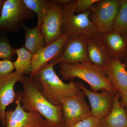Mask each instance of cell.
Instances as JSON below:
<instances>
[{
	"mask_svg": "<svg viewBox=\"0 0 127 127\" xmlns=\"http://www.w3.org/2000/svg\"><path fill=\"white\" fill-rule=\"evenodd\" d=\"M23 89L16 94V99L27 112L39 113L45 118V127H65L62 106L51 103L42 95L32 78L23 75L20 81Z\"/></svg>",
	"mask_w": 127,
	"mask_h": 127,
	"instance_id": "cell-1",
	"label": "cell"
},
{
	"mask_svg": "<svg viewBox=\"0 0 127 127\" xmlns=\"http://www.w3.org/2000/svg\"><path fill=\"white\" fill-rule=\"evenodd\" d=\"M54 66L49 63L46 64L32 79L44 97L53 105L60 106L63 99L72 96L81 89L74 80L68 83H64L55 72Z\"/></svg>",
	"mask_w": 127,
	"mask_h": 127,
	"instance_id": "cell-2",
	"label": "cell"
},
{
	"mask_svg": "<svg viewBox=\"0 0 127 127\" xmlns=\"http://www.w3.org/2000/svg\"><path fill=\"white\" fill-rule=\"evenodd\" d=\"M59 74L62 79L74 80L78 78L90 85L92 91L107 90L116 93L117 92L104 72L103 67L95 65L90 62L59 64Z\"/></svg>",
	"mask_w": 127,
	"mask_h": 127,
	"instance_id": "cell-3",
	"label": "cell"
},
{
	"mask_svg": "<svg viewBox=\"0 0 127 127\" xmlns=\"http://www.w3.org/2000/svg\"><path fill=\"white\" fill-rule=\"evenodd\" d=\"M35 14L23 0H6L0 16V32L16 33L25 22L34 18Z\"/></svg>",
	"mask_w": 127,
	"mask_h": 127,
	"instance_id": "cell-4",
	"label": "cell"
},
{
	"mask_svg": "<svg viewBox=\"0 0 127 127\" xmlns=\"http://www.w3.org/2000/svg\"><path fill=\"white\" fill-rule=\"evenodd\" d=\"M76 2V0H72L68 4L63 6L62 34H67L68 36L83 34L88 38L98 32L90 19V10L75 15Z\"/></svg>",
	"mask_w": 127,
	"mask_h": 127,
	"instance_id": "cell-5",
	"label": "cell"
},
{
	"mask_svg": "<svg viewBox=\"0 0 127 127\" xmlns=\"http://www.w3.org/2000/svg\"><path fill=\"white\" fill-rule=\"evenodd\" d=\"M120 0H98L90 9V18L98 32L111 31L120 9Z\"/></svg>",
	"mask_w": 127,
	"mask_h": 127,
	"instance_id": "cell-6",
	"label": "cell"
},
{
	"mask_svg": "<svg viewBox=\"0 0 127 127\" xmlns=\"http://www.w3.org/2000/svg\"><path fill=\"white\" fill-rule=\"evenodd\" d=\"M87 42V37L83 34L68 37L61 52L49 63L55 65L61 63L90 62L88 55Z\"/></svg>",
	"mask_w": 127,
	"mask_h": 127,
	"instance_id": "cell-7",
	"label": "cell"
},
{
	"mask_svg": "<svg viewBox=\"0 0 127 127\" xmlns=\"http://www.w3.org/2000/svg\"><path fill=\"white\" fill-rule=\"evenodd\" d=\"M81 90L75 95L61 101L65 127H70L91 116V108Z\"/></svg>",
	"mask_w": 127,
	"mask_h": 127,
	"instance_id": "cell-8",
	"label": "cell"
},
{
	"mask_svg": "<svg viewBox=\"0 0 127 127\" xmlns=\"http://www.w3.org/2000/svg\"><path fill=\"white\" fill-rule=\"evenodd\" d=\"M78 86L85 94L91 104V116L101 120L111 112L116 93L103 90L95 92L87 88L81 81L77 82Z\"/></svg>",
	"mask_w": 127,
	"mask_h": 127,
	"instance_id": "cell-9",
	"label": "cell"
},
{
	"mask_svg": "<svg viewBox=\"0 0 127 127\" xmlns=\"http://www.w3.org/2000/svg\"><path fill=\"white\" fill-rule=\"evenodd\" d=\"M48 9L42 26L45 38V45L47 46L62 35L61 27L63 18V7L55 0Z\"/></svg>",
	"mask_w": 127,
	"mask_h": 127,
	"instance_id": "cell-10",
	"label": "cell"
},
{
	"mask_svg": "<svg viewBox=\"0 0 127 127\" xmlns=\"http://www.w3.org/2000/svg\"><path fill=\"white\" fill-rule=\"evenodd\" d=\"M14 110L6 111V127H45L46 122L40 114L27 112L22 107L20 100L15 98Z\"/></svg>",
	"mask_w": 127,
	"mask_h": 127,
	"instance_id": "cell-11",
	"label": "cell"
},
{
	"mask_svg": "<svg viewBox=\"0 0 127 127\" xmlns=\"http://www.w3.org/2000/svg\"><path fill=\"white\" fill-rule=\"evenodd\" d=\"M68 37L64 34L56 40L41 48L32 55V71L29 77L32 78L43 66L59 55Z\"/></svg>",
	"mask_w": 127,
	"mask_h": 127,
	"instance_id": "cell-12",
	"label": "cell"
},
{
	"mask_svg": "<svg viewBox=\"0 0 127 127\" xmlns=\"http://www.w3.org/2000/svg\"><path fill=\"white\" fill-rule=\"evenodd\" d=\"M23 75L15 71L7 76L0 77V121L3 127L6 126V108L14 102L15 97V84L20 81Z\"/></svg>",
	"mask_w": 127,
	"mask_h": 127,
	"instance_id": "cell-13",
	"label": "cell"
},
{
	"mask_svg": "<svg viewBox=\"0 0 127 127\" xmlns=\"http://www.w3.org/2000/svg\"><path fill=\"white\" fill-rule=\"evenodd\" d=\"M125 63L110 58L103 67L104 72L121 99L127 91V71Z\"/></svg>",
	"mask_w": 127,
	"mask_h": 127,
	"instance_id": "cell-14",
	"label": "cell"
},
{
	"mask_svg": "<svg viewBox=\"0 0 127 127\" xmlns=\"http://www.w3.org/2000/svg\"><path fill=\"white\" fill-rule=\"evenodd\" d=\"M102 36L110 58L127 63V36L114 30Z\"/></svg>",
	"mask_w": 127,
	"mask_h": 127,
	"instance_id": "cell-15",
	"label": "cell"
},
{
	"mask_svg": "<svg viewBox=\"0 0 127 127\" xmlns=\"http://www.w3.org/2000/svg\"><path fill=\"white\" fill-rule=\"evenodd\" d=\"M102 34L98 32L87 38V52L89 62L95 65L103 67L110 58Z\"/></svg>",
	"mask_w": 127,
	"mask_h": 127,
	"instance_id": "cell-16",
	"label": "cell"
},
{
	"mask_svg": "<svg viewBox=\"0 0 127 127\" xmlns=\"http://www.w3.org/2000/svg\"><path fill=\"white\" fill-rule=\"evenodd\" d=\"M120 98L117 92L111 112L100 120L101 127H127V114L124 107L120 104Z\"/></svg>",
	"mask_w": 127,
	"mask_h": 127,
	"instance_id": "cell-17",
	"label": "cell"
},
{
	"mask_svg": "<svg viewBox=\"0 0 127 127\" xmlns=\"http://www.w3.org/2000/svg\"><path fill=\"white\" fill-rule=\"evenodd\" d=\"M22 28L25 32V42L24 47L32 55L45 45V38L42 28L37 25L30 28L25 24Z\"/></svg>",
	"mask_w": 127,
	"mask_h": 127,
	"instance_id": "cell-18",
	"label": "cell"
},
{
	"mask_svg": "<svg viewBox=\"0 0 127 127\" xmlns=\"http://www.w3.org/2000/svg\"><path fill=\"white\" fill-rule=\"evenodd\" d=\"M18 57L13 64L15 71L20 75L30 74L32 71V55L24 47L17 49Z\"/></svg>",
	"mask_w": 127,
	"mask_h": 127,
	"instance_id": "cell-19",
	"label": "cell"
},
{
	"mask_svg": "<svg viewBox=\"0 0 127 127\" xmlns=\"http://www.w3.org/2000/svg\"><path fill=\"white\" fill-rule=\"evenodd\" d=\"M28 8L37 16V26L42 28L43 20L48 9L51 4L48 0H23Z\"/></svg>",
	"mask_w": 127,
	"mask_h": 127,
	"instance_id": "cell-20",
	"label": "cell"
},
{
	"mask_svg": "<svg viewBox=\"0 0 127 127\" xmlns=\"http://www.w3.org/2000/svg\"><path fill=\"white\" fill-rule=\"evenodd\" d=\"M113 29L127 36V0H120V9L114 22Z\"/></svg>",
	"mask_w": 127,
	"mask_h": 127,
	"instance_id": "cell-21",
	"label": "cell"
},
{
	"mask_svg": "<svg viewBox=\"0 0 127 127\" xmlns=\"http://www.w3.org/2000/svg\"><path fill=\"white\" fill-rule=\"evenodd\" d=\"M16 50L11 45L6 33L0 32V59L11 61Z\"/></svg>",
	"mask_w": 127,
	"mask_h": 127,
	"instance_id": "cell-22",
	"label": "cell"
},
{
	"mask_svg": "<svg viewBox=\"0 0 127 127\" xmlns=\"http://www.w3.org/2000/svg\"><path fill=\"white\" fill-rule=\"evenodd\" d=\"M98 0H76L75 12L77 14H82L90 10Z\"/></svg>",
	"mask_w": 127,
	"mask_h": 127,
	"instance_id": "cell-23",
	"label": "cell"
},
{
	"mask_svg": "<svg viewBox=\"0 0 127 127\" xmlns=\"http://www.w3.org/2000/svg\"><path fill=\"white\" fill-rule=\"evenodd\" d=\"M70 127H101L100 120L98 119L91 116L75 124Z\"/></svg>",
	"mask_w": 127,
	"mask_h": 127,
	"instance_id": "cell-24",
	"label": "cell"
},
{
	"mask_svg": "<svg viewBox=\"0 0 127 127\" xmlns=\"http://www.w3.org/2000/svg\"><path fill=\"white\" fill-rule=\"evenodd\" d=\"M14 69L13 63L11 61L7 60L0 61V77L9 75L12 73Z\"/></svg>",
	"mask_w": 127,
	"mask_h": 127,
	"instance_id": "cell-25",
	"label": "cell"
},
{
	"mask_svg": "<svg viewBox=\"0 0 127 127\" xmlns=\"http://www.w3.org/2000/svg\"><path fill=\"white\" fill-rule=\"evenodd\" d=\"M120 103L121 106L124 107L127 114V91L124 97L122 99H121Z\"/></svg>",
	"mask_w": 127,
	"mask_h": 127,
	"instance_id": "cell-26",
	"label": "cell"
},
{
	"mask_svg": "<svg viewBox=\"0 0 127 127\" xmlns=\"http://www.w3.org/2000/svg\"><path fill=\"white\" fill-rule=\"evenodd\" d=\"M72 0H55L56 2L61 4L63 6L68 4L72 1Z\"/></svg>",
	"mask_w": 127,
	"mask_h": 127,
	"instance_id": "cell-27",
	"label": "cell"
},
{
	"mask_svg": "<svg viewBox=\"0 0 127 127\" xmlns=\"http://www.w3.org/2000/svg\"><path fill=\"white\" fill-rule=\"evenodd\" d=\"M6 0H0V16L1 14L2 7Z\"/></svg>",
	"mask_w": 127,
	"mask_h": 127,
	"instance_id": "cell-28",
	"label": "cell"
},
{
	"mask_svg": "<svg viewBox=\"0 0 127 127\" xmlns=\"http://www.w3.org/2000/svg\"><path fill=\"white\" fill-rule=\"evenodd\" d=\"M125 68H126V70L127 71V63H125Z\"/></svg>",
	"mask_w": 127,
	"mask_h": 127,
	"instance_id": "cell-29",
	"label": "cell"
}]
</instances>
